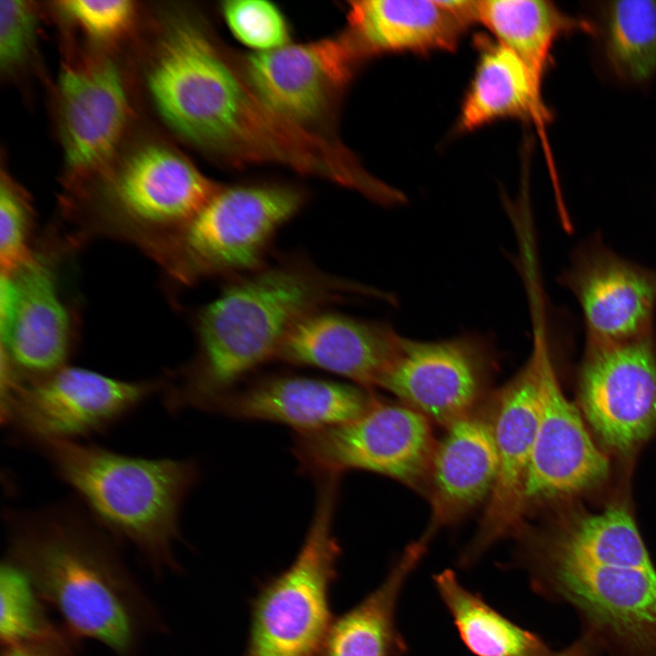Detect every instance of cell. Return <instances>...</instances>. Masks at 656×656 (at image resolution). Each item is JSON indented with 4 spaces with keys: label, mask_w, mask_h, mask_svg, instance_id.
<instances>
[{
    "label": "cell",
    "mask_w": 656,
    "mask_h": 656,
    "mask_svg": "<svg viewBox=\"0 0 656 656\" xmlns=\"http://www.w3.org/2000/svg\"><path fill=\"white\" fill-rule=\"evenodd\" d=\"M5 557L78 640H95L117 656H139L151 637L168 633L158 607L131 573L118 541L77 502L5 511Z\"/></svg>",
    "instance_id": "cell-1"
},
{
    "label": "cell",
    "mask_w": 656,
    "mask_h": 656,
    "mask_svg": "<svg viewBox=\"0 0 656 656\" xmlns=\"http://www.w3.org/2000/svg\"><path fill=\"white\" fill-rule=\"evenodd\" d=\"M519 561L532 589L573 607L600 647L656 656V568L625 508L528 536Z\"/></svg>",
    "instance_id": "cell-2"
},
{
    "label": "cell",
    "mask_w": 656,
    "mask_h": 656,
    "mask_svg": "<svg viewBox=\"0 0 656 656\" xmlns=\"http://www.w3.org/2000/svg\"><path fill=\"white\" fill-rule=\"evenodd\" d=\"M380 292L330 275L301 259L261 266L236 278L198 315V353L163 378L171 414L210 411L248 374L275 358L292 328L327 305Z\"/></svg>",
    "instance_id": "cell-3"
},
{
    "label": "cell",
    "mask_w": 656,
    "mask_h": 656,
    "mask_svg": "<svg viewBox=\"0 0 656 656\" xmlns=\"http://www.w3.org/2000/svg\"><path fill=\"white\" fill-rule=\"evenodd\" d=\"M36 449L92 518L130 544L155 575L180 569L174 546L182 507L199 477L193 461L134 456L81 441Z\"/></svg>",
    "instance_id": "cell-4"
},
{
    "label": "cell",
    "mask_w": 656,
    "mask_h": 656,
    "mask_svg": "<svg viewBox=\"0 0 656 656\" xmlns=\"http://www.w3.org/2000/svg\"><path fill=\"white\" fill-rule=\"evenodd\" d=\"M338 484L337 477L319 480L313 517L299 553L252 600L243 656H317L333 620L329 594L341 554L333 533Z\"/></svg>",
    "instance_id": "cell-5"
},
{
    "label": "cell",
    "mask_w": 656,
    "mask_h": 656,
    "mask_svg": "<svg viewBox=\"0 0 656 656\" xmlns=\"http://www.w3.org/2000/svg\"><path fill=\"white\" fill-rule=\"evenodd\" d=\"M302 201L299 190L284 186L220 189L156 259L186 284L247 273L261 266L273 236Z\"/></svg>",
    "instance_id": "cell-6"
},
{
    "label": "cell",
    "mask_w": 656,
    "mask_h": 656,
    "mask_svg": "<svg viewBox=\"0 0 656 656\" xmlns=\"http://www.w3.org/2000/svg\"><path fill=\"white\" fill-rule=\"evenodd\" d=\"M163 380L128 381L65 366L1 396V422L9 439L32 446L79 442L101 434L160 393Z\"/></svg>",
    "instance_id": "cell-7"
},
{
    "label": "cell",
    "mask_w": 656,
    "mask_h": 656,
    "mask_svg": "<svg viewBox=\"0 0 656 656\" xmlns=\"http://www.w3.org/2000/svg\"><path fill=\"white\" fill-rule=\"evenodd\" d=\"M435 447L427 417L406 405L376 400L356 418L296 433L292 451L300 470L318 479L355 469L420 487L427 481Z\"/></svg>",
    "instance_id": "cell-8"
},
{
    "label": "cell",
    "mask_w": 656,
    "mask_h": 656,
    "mask_svg": "<svg viewBox=\"0 0 656 656\" xmlns=\"http://www.w3.org/2000/svg\"><path fill=\"white\" fill-rule=\"evenodd\" d=\"M219 190L173 149L144 146L108 183L97 230L134 241L156 257Z\"/></svg>",
    "instance_id": "cell-9"
},
{
    "label": "cell",
    "mask_w": 656,
    "mask_h": 656,
    "mask_svg": "<svg viewBox=\"0 0 656 656\" xmlns=\"http://www.w3.org/2000/svg\"><path fill=\"white\" fill-rule=\"evenodd\" d=\"M582 412L609 447L627 453L656 429V341L653 333L616 343H589L579 373Z\"/></svg>",
    "instance_id": "cell-10"
},
{
    "label": "cell",
    "mask_w": 656,
    "mask_h": 656,
    "mask_svg": "<svg viewBox=\"0 0 656 656\" xmlns=\"http://www.w3.org/2000/svg\"><path fill=\"white\" fill-rule=\"evenodd\" d=\"M1 369L16 384L43 379L67 366L70 313L50 262L34 256L12 273H1Z\"/></svg>",
    "instance_id": "cell-11"
},
{
    "label": "cell",
    "mask_w": 656,
    "mask_h": 656,
    "mask_svg": "<svg viewBox=\"0 0 656 656\" xmlns=\"http://www.w3.org/2000/svg\"><path fill=\"white\" fill-rule=\"evenodd\" d=\"M540 349L500 389L490 415L497 471L479 528L460 559L469 566L489 547L522 531L525 483L540 416Z\"/></svg>",
    "instance_id": "cell-12"
},
{
    "label": "cell",
    "mask_w": 656,
    "mask_h": 656,
    "mask_svg": "<svg viewBox=\"0 0 656 656\" xmlns=\"http://www.w3.org/2000/svg\"><path fill=\"white\" fill-rule=\"evenodd\" d=\"M496 364L485 336L464 334L436 342L402 339L378 387L446 427L470 414Z\"/></svg>",
    "instance_id": "cell-13"
},
{
    "label": "cell",
    "mask_w": 656,
    "mask_h": 656,
    "mask_svg": "<svg viewBox=\"0 0 656 656\" xmlns=\"http://www.w3.org/2000/svg\"><path fill=\"white\" fill-rule=\"evenodd\" d=\"M534 323V337L540 349V416L525 483L526 510L532 504L598 485L610 467L579 410L562 392L541 320Z\"/></svg>",
    "instance_id": "cell-14"
},
{
    "label": "cell",
    "mask_w": 656,
    "mask_h": 656,
    "mask_svg": "<svg viewBox=\"0 0 656 656\" xmlns=\"http://www.w3.org/2000/svg\"><path fill=\"white\" fill-rule=\"evenodd\" d=\"M361 59L346 33L252 54L245 61V76L268 108L305 128L328 112Z\"/></svg>",
    "instance_id": "cell-15"
},
{
    "label": "cell",
    "mask_w": 656,
    "mask_h": 656,
    "mask_svg": "<svg viewBox=\"0 0 656 656\" xmlns=\"http://www.w3.org/2000/svg\"><path fill=\"white\" fill-rule=\"evenodd\" d=\"M560 279L582 309L587 342H623L652 333L656 270L633 263L594 239L576 251Z\"/></svg>",
    "instance_id": "cell-16"
},
{
    "label": "cell",
    "mask_w": 656,
    "mask_h": 656,
    "mask_svg": "<svg viewBox=\"0 0 656 656\" xmlns=\"http://www.w3.org/2000/svg\"><path fill=\"white\" fill-rule=\"evenodd\" d=\"M59 128L65 162L73 175L98 169L124 134L129 104L109 59L65 66L58 77Z\"/></svg>",
    "instance_id": "cell-17"
},
{
    "label": "cell",
    "mask_w": 656,
    "mask_h": 656,
    "mask_svg": "<svg viewBox=\"0 0 656 656\" xmlns=\"http://www.w3.org/2000/svg\"><path fill=\"white\" fill-rule=\"evenodd\" d=\"M402 339L385 323L323 309L292 328L274 360L323 369L369 389L378 387L399 352Z\"/></svg>",
    "instance_id": "cell-18"
},
{
    "label": "cell",
    "mask_w": 656,
    "mask_h": 656,
    "mask_svg": "<svg viewBox=\"0 0 656 656\" xmlns=\"http://www.w3.org/2000/svg\"><path fill=\"white\" fill-rule=\"evenodd\" d=\"M348 35L362 57L453 51L475 20V0L349 2Z\"/></svg>",
    "instance_id": "cell-19"
},
{
    "label": "cell",
    "mask_w": 656,
    "mask_h": 656,
    "mask_svg": "<svg viewBox=\"0 0 656 656\" xmlns=\"http://www.w3.org/2000/svg\"><path fill=\"white\" fill-rule=\"evenodd\" d=\"M367 390L340 382L276 375L235 388L210 411L239 419L281 423L296 433H306L361 415L376 401Z\"/></svg>",
    "instance_id": "cell-20"
},
{
    "label": "cell",
    "mask_w": 656,
    "mask_h": 656,
    "mask_svg": "<svg viewBox=\"0 0 656 656\" xmlns=\"http://www.w3.org/2000/svg\"><path fill=\"white\" fill-rule=\"evenodd\" d=\"M497 471V456L489 419L471 412L448 425L432 456L427 477L430 521L418 541L427 547L441 528L488 499Z\"/></svg>",
    "instance_id": "cell-21"
},
{
    "label": "cell",
    "mask_w": 656,
    "mask_h": 656,
    "mask_svg": "<svg viewBox=\"0 0 656 656\" xmlns=\"http://www.w3.org/2000/svg\"><path fill=\"white\" fill-rule=\"evenodd\" d=\"M425 550L418 541L408 545L375 589L333 619L317 656H405L408 646L396 624V609Z\"/></svg>",
    "instance_id": "cell-22"
},
{
    "label": "cell",
    "mask_w": 656,
    "mask_h": 656,
    "mask_svg": "<svg viewBox=\"0 0 656 656\" xmlns=\"http://www.w3.org/2000/svg\"><path fill=\"white\" fill-rule=\"evenodd\" d=\"M473 78L458 118L460 131L500 119L550 118L542 99V80L513 51L495 42H480Z\"/></svg>",
    "instance_id": "cell-23"
},
{
    "label": "cell",
    "mask_w": 656,
    "mask_h": 656,
    "mask_svg": "<svg viewBox=\"0 0 656 656\" xmlns=\"http://www.w3.org/2000/svg\"><path fill=\"white\" fill-rule=\"evenodd\" d=\"M476 20L541 80L560 37L578 32L591 36L593 32L589 18L569 15L545 0H477Z\"/></svg>",
    "instance_id": "cell-24"
},
{
    "label": "cell",
    "mask_w": 656,
    "mask_h": 656,
    "mask_svg": "<svg viewBox=\"0 0 656 656\" xmlns=\"http://www.w3.org/2000/svg\"><path fill=\"white\" fill-rule=\"evenodd\" d=\"M600 62L625 86H642L656 77V1L594 3L590 7Z\"/></svg>",
    "instance_id": "cell-25"
},
{
    "label": "cell",
    "mask_w": 656,
    "mask_h": 656,
    "mask_svg": "<svg viewBox=\"0 0 656 656\" xmlns=\"http://www.w3.org/2000/svg\"><path fill=\"white\" fill-rule=\"evenodd\" d=\"M459 637L475 656H548L544 641L508 620L445 569L433 576Z\"/></svg>",
    "instance_id": "cell-26"
},
{
    "label": "cell",
    "mask_w": 656,
    "mask_h": 656,
    "mask_svg": "<svg viewBox=\"0 0 656 656\" xmlns=\"http://www.w3.org/2000/svg\"><path fill=\"white\" fill-rule=\"evenodd\" d=\"M62 625L53 622L26 572L4 556L0 567V643L2 647L47 637Z\"/></svg>",
    "instance_id": "cell-27"
},
{
    "label": "cell",
    "mask_w": 656,
    "mask_h": 656,
    "mask_svg": "<svg viewBox=\"0 0 656 656\" xmlns=\"http://www.w3.org/2000/svg\"><path fill=\"white\" fill-rule=\"evenodd\" d=\"M32 210L27 197L2 172L0 181L1 273H12L33 256L30 248Z\"/></svg>",
    "instance_id": "cell-28"
},
{
    "label": "cell",
    "mask_w": 656,
    "mask_h": 656,
    "mask_svg": "<svg viewBox=\"0 0 656 656\" xmlns=\"http://www.w3.org/2000/svg\"><path fill=\"white\" fill-rule=\"evenodd\" d=\"M224 19L242 44L264 52L286 45L288 27L282 14L264 0H232L221 6Z\"/></svg>",
    "instance_id": "cell-29"
},
{
    "label": "cell",
    "mask_w": 656,
    "mask_h": 656,
    "mask_svg": "<svg viewBox=\"0 0 656 656\" xmlns=\"http://www.w3.org/2000/svg\"><path fill=\"white\" fill-rule=\"evenodd\" d=\"M56 5L83 32L101 40L124 33L135 15L134 3L128 0H66Z\"/></svg>",
    "instance_id": "cell-30"
},
{
    "label": "cell",
    "mask_w": 656,
    "mask_h": 656,
    "mask_svg": "<svg viewBox=\"0 0 656 656\" xmlns=\"http://www.w3.org/2000/svg\"><path fill=\"white\" fill-rule=\"evenodd\" d=\"M36 13L31 3L0 1V67L10 72L29 54L36 32Z\"/></svg>",
    "instance_id": "cell-31"
},
{
    "label": "cell",
    "mask_w": 656,
    "mask_h": 656,
    "mask_svg": "<svg viewBox=\"0 0 656 656\" xmlns=\"http://www.w3.org/2000/svg\"><path fill=\"white\" fill-rule=\"evenodd\" d=\"M78 639L63 625L53 634L22 644L2 647L1 656H77Z\"/></svg>",
    "instance_id": "cell-32"
},
{
    "label": "cell",
    "mask_w": 656,
    "mask_h": 656,
    "mask_svg": "<svg viewBox=\"0 0 656 656\" xmlns=\"http://www.w3.org/2000/svg\"><path fill=\"white\" fill-rule=\"evenodd\" d=\"M600 646L597 641L586 633L570 646L548 656H596Z\"/></svg>",
    "instance_id": "cell-33"
}]
</instances>
